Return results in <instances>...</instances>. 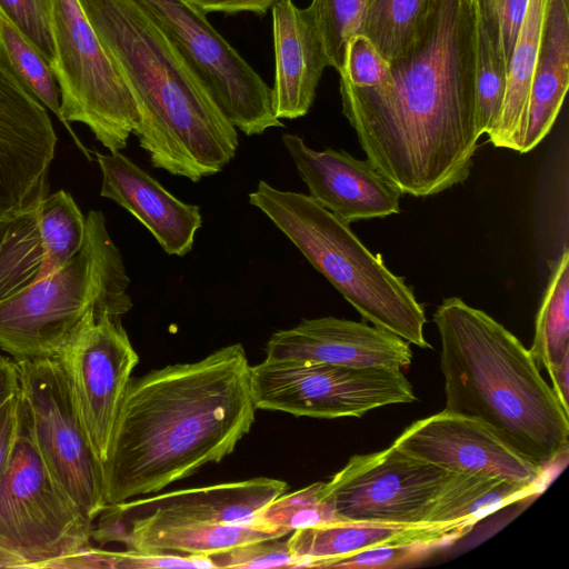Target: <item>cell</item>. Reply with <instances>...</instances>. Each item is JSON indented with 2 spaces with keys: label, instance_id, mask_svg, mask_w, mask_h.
I'll return each mask as SVG.
<instances>
[{
  "label": "cell",
  "instance_id": "obj_1",
  "mask_svg": "<svg viewBox=\"0 0 569 569\" xmlns=\"http://www.w3.org/2000/svg\"><path fill=\"white\" fill-rule=\"evenodd\" d=\"M385 86L340 78L342 113L367 159L402 193L426 197L463 182L476 124L475 0H435Z\"/></svg>",
  "mask_w": 569,
  "mask_h": 569
},
{
  "label": "cell",
  "instance_id": "obj_2",
  "mask_svg": "<svg viewBox=\"0 0 569 569\" xmlns=\"http://www.w3.org/2000/svg\"><path fill=\"white\" fill-rule=\"evenodd\" d=\"M256 410L241 343L130 378L102 462L107 503L159 492L220 462Z\"/></svg>",
  "mask_w": 569,
  "mask_h": 569
},
{
  "label": "cell",
  "instance_id": "obj_3",
  "mask_svg": "<svg viewBox=\"0 0 569 569\" xmlns=\"http://www.w3.org/2000/svg\"><path fill=\"white\" fill-rule=\"evenodd\" d=\"M132 93L152 167L198 182L236 156L237 129L136 0H78Z\"/></svg>",
  "mask_w": 569,
  "mask_h": 569
},
{
  "label": "cell",
  "instance_id": "obj_4",
  "mask_svg": "<svg viewBox=\"0 0 569 569\" xmlns=\"http://www.w3.org/2000/svg\"><path fill=\"white\" fill-rule=\"evenodd\" d=\"M441 342L445 411L481 422L547 472L569 445V410L542 378L529 349L485 311L458 297L433 313Z\"/></svg>",
  "mask_w": 569,
  "mask_h": 569
},
{
  "label": "cell",
  "instance_id": "obj_5",
  "mask_svg": "<svg viewBox=\"0 0 569 569\" xmlns=\"http://www.w3.org/2000/svg\"><path fill=\"white\" fill-rule=\"evenodd\" d=\"M249 202L262 211L310 264L373 326L419 348H431L423 335L425 310L403 278L392 273L345 222L310 196L259 181Z\"/></svg>",
  "mask_w": 569,
  "mask_h": 569
},
{
  "label": "cell",
  "instance_id": "obj_6",
  "mask_svg": "<svg viewBox=\"0 0 569 569\" xmlns=\"http://www.w3.org/2000/svg\"><path fill=\"white\" fill-rule=\"evenodd\" d=\"M120 250L104 214L89 211L80 250L43 279L0 301V348L14 361L59 358L84 325L132 308Z\"/></svg>",
  "mask_w": 569,
  "mask_h": 569
},
{
  "label": "cell",
  "instance_id": "obj_7",
  "mask_svg": "<svg viewBox=\"0 0 569 569\" xmlns=\"http://www.w3.org/2000/svg\"><path fill=\"white\" fill-rule=\"evenodd\" d=\"M503 480L457 472L396 447L352 456L321 487L338 521L431 523L485 516L479 498Z\"/></svg>",
  "mask_w": 569,
  "mask_h": 569
},
{
  "label": "cell",
  "instance_id": "obj_8",
  "mask_svg": "<svg viewBox=\"0 0 569 569\" xmlns=\"http://www.w3.org/2000/svg\"><path fill=\"white\" fill-rule=\"evenodd\" d=\"M93 522L50 472L20 399L16 440L0 477V549L44 569L90 546Z\"/></svg>",
  "mask_w": 569,
  "mask_h": 569
},
{
  "label": "cell",
  "instance_id": "obj_9",
  "mask_svg": "<svg viewBox=\"0 0 569 569\" xmlns=\"http://www.w3.org/2000/svg\"><path fill=\"white\" fill-rule=\"evenodd\" d=\"M51 28L61 113L81 122L110 153L126 148L139 113L123 77L78 0H51Z\"/></svg>",
  "mask_w": 569,
  "mask_h": 569
},
{
  "label": "cell",
  "instance_id": "obj_10",
  "mask_svg": "<svg viewBox=\"0 0 569 569\" xmlns=\"http://www.w3.org/2000/svg\"><path fill=\"white\" fill-rule=\"evenodd\" d=\"M250 389L257 409L320 419L360 418L380 407L417 400L402 370L386 367L264 359L250 366Z\"/></svg>",
  "mask_w": 569,
  "mask_h": 569
},
{
  "label": "cell",
  "instance_id": "obj_11",
  "mask_svg": "<svg viewBox=\"0 0 569 569\" xmlns=\"http://www.w3.org/2000/svg\"><path fill=\"white\" fill-rule=\"evenodd\" d=\"M22 407L50 472L94 521L108 506L97 457L59 358L16 361Z\"/></svg>",
  "mask_w": 569,
  "mask_h": 569
},
{
  "label": "cell",
  "instance_id": "obj_12",
  "mask_svg": "<svg viewBox=\"0 0 569 569\" xmlns=\"http://www.w3.org/2000/svg\"><path fill=\"white\" fill-rule=\"evenodd\" d=\"M207 88L232 126L247 136L283 127L272 88L188 0H136Z\"/></svg>",
  "mask_w": 569,
  "mask_h": 569
},
{
  "label": "cell",
  "instance_id": "obj_13",
  "mask_svg": "<svg viewBox=\"0 0 569 569\" xmlns=\"http://www.w3.org/2000/svg\"><path fill=\"white\" fill-rule=\"evenodd\" d=\"M59 359L90 443L102 463L121 399L139 362L121 316L104 312L91 318Z\"/></svg>",
  "mask_w": 569,
  "mask_h": 569
},
{
  "label": "cell",
  "instance_id": "obj_14",
  "mask_svg": "<svg viewBox=\"0 0 569 569\" xmlns=\"http://www.w3.org/2000/svg\"><path fill=\"white\" fill-rule=\"evenodd\" d=\"M287 490L282 480L258 477L133 498L108 505L91 539L104 545L130 529L253 521Z\"/></svg>",
  "mask_w": 569,
  "mask_h": 569
},
{
  "label": "cell",
  "instance_id": "obj_15",
  "mask_svg": "<svg viewBox=\"0 0 569 569\" xmlns=\"http://www.w3.org/2000/svg\"><path fill=\"white\" fill-rule=\"evenodd\" d=\"M56 144L46 107L0 64V228L47 197Z\"/></svg>",
  "mask_w": 569,
  "mask_h": 569
},
{
  "label": "cell",
  "instance_id": "obj_16",
  "mask_svg": "<svg viewBox=\"0 0 569 569\" xmlns=\"http://www.w3.org/2000/svg\"><path fill=\"white\" fill-rule=\"evenodd\" d=\"M408 453L452 471L543 490L547 472L503 443L481 422L442 410L408 426L393 441Z\"/></svg>",
  "mask_w": 569,
  "mask_h": 569
},
{
  "label": "cell",
  "instance_id": "obj_17",
  "mask_svg": "<svg viewBox=\"0 0 569 569\" xmlns=\"http://www.w3.org/2000/svg\"><path fill=\"white\" fill-rule=\"evenodd\" d=\"M86 217L59 190L0 228V301L43 279L81 248Z\"/></svg>",
  "mask_w": 569,
  "mask_h": 569
},
{
  "label": "cell",
  "instance_id": "obj_18",
  "mask_svg": "<svg viewBox=\"0 0 569 569\" xmlns=\"http://www.w3.org/2000/svg\"><path fill=\"white\" fill-rule=\"evenodd\" d=\"M282 142L308 196L345 222L385 218L400 211L403 193L368 159L359 160L331 148L315 150L292 133H283Z\"/></svg>",
  "mask_w": 569,
  "mask_h": 569
},
{
  "label": "cell",
  "instance_id": "obj_19",
  "mask_svg": "<svg viewBox=\"0 0 569 569\" xmlns=\"http://www.w3.org/2000/svg\"><path fill=\"white\" fill-rule=\"evenodd\" d=\"M410 343L365 322L322 317L302 319L273 332L266 343V359L342 367L406 369L412 360Z\"/></svg>",
  "mask_w": 569,
  "mask_h": 569
},
{
  "label": "cell",
  "instance_id": "obj_20",
  "mask_svg": "<svg viewBox=\"0 0 569 569\" xmlns=\"http://www.w3.org/2000/svg\"><path fill=\"white\" fill-rule=\"evenodd\" d=\"M94 156L102 173L100 196L138 219L166 253L178 257L189 253L202 226L199 206L174 197L120 151Z\"/></svg>",
  "mask_w": 569,
  "mask_h": 569
},
{
  "label": "cell",
  "instance_id": "obj_21",
  "mask_svg": "<svg viewBox=\"0 0 569 569\" xmlns=\"http://www.w3.org/2000/svg\"><path fill=\"white\" fill-rule=\"evenodd\" d=\"M271 12L276 59L273 111L279 120H293L309 112L319 80L329 63L307 8L281 0Z\"/></svg>",
  "mask_w": 569,
  "mask_h": 569
},
{
  "label": "cell",
  "instance_id": "obj_22",
  "mask_svg": "<svg viewBox=\"0 0 569 569\" xmlns=\"http://www.w3.org/2000/svg\"><path fill=\"white\" fill-rule=\"evenodd\" d=\"M477 522L473 519L412 525L338 521L297 529L290 532L287 545L300 560V568H309L318 560L377 547L420 543L442 549L469 533Z\"/></svg>",
  "mask_w": 569,
  "mask_h": 569
},
{
  "label": "cell",
  "instance_id": "obj_23",
  "mask_svg": "<svg viewBox=\"0 0 569 569\" xmlns=\"http://www.w3.org/2000/svg\"><path fill=\"white\" fill-rule=\"evenodd\" d=\"M569 86L568 0H549L529 94L520 153L535 149L550 132Z\"/></svg>",
  "mask_w": 569,
  "mask_h": 569
},
{
  "label": "cell",
  "instance_id": "obj_24",
  "mask_svg": "<svg viewBox=\"0 0 569 569\" xmlns=\"http://www.w3.org/2000/svg\"><path fill=\"white\" fill-rule=\"evenodd\" d=\"M549 0H528L509 62L502 108L489 141L520 153L528 117L529 94Z\"/></svg>",
  "mask_w": 569,
  "mask_h": 569
},
{
  "label": "cell",
  "instance_id": "obj_25",
  "mask_svg": "<svg viewBox=\"0 0 569 569\" xmlns=\"http://www.w3.org/2000/svg\"><path fill=\"white\" fill-rule=\"evenodd\" d=\"M284 535L259 519L248 522H224L130 529L116 542L127 549L210 556L231 547Z\"/></svg>",
  "mask_w": 569,
  "mask_h": 569
},
{
  "label": "cell",
  "instance_id": "obj_26",
  "mask_svg": "<svg viewBox=\"0 0 569 569\" xmlns=\"http://www.w3.org/2000/svg\"><path fill=\"white\" fill-rule=\"evenodd\" d=\"M538 367L549 377L569 362V250L551 263L550 277L540 303L533 342L529 349Z\"/></svg>",
  "mask_w": 569,
  "mask_h": 569
},
{
  "label": "cell",
  "instance_id": "obj_27",
  "mask_svg": "<svg viewBox=\"0 0 569 569\" xmlns=\"http://www.w3.org/2000/svg\"><path fill=\"white\" fill-rule=\"evenodd\" d=\"M0 64L14 77L27 92L57 116L72 136L78 148L92 161L91 152L84 148L71 126L62 117L60 90L51 64L1 13Z\"/></svg>",
  "mask_w": 569,
  "mask_h": 569
},
{
  "label": "cell",
  "instance_id": "obj_28",
  "mask_svg": "<svg viewBox=\"0 0 569 569\" xmlns=\"http://www.w3.org/2000/svg\"><path fill=\"white\" fill-rule=\"evenodd\" d=\"M508 60L498 27L475 6L476 124L481 137L499 118L507 87Z\"/></svg>",
  "mask_w": 569,
  "mask_h": 569
},
{
  "label": "cell",
  "instance_id": "obj_29",
  "mask_svg": "<svg viewBox=\"0 0 569 569\" xmlns=\"http://www.w3.org/2000/svg\"><path fill=\"white\" fill-rule=\"evenodd\" d=\"M435 0H367L357 34L389 62L411 41Z\"/></svg>",
  "mask_w": 569,
  "mask_h": 569
},
{
  "label": "cell",
  "instance_id": "obj_30",
  "mask_svg": "<svg viewBox=\"0 0 569 569\" xmlns=\"http://www.w3.org/2000/svg\"><path fill=\"white\" fill-rule=\"evenodd\" d=\"M322 485L319 481L288 495L284 492L266 506L258 519L284 536L297 529L338 522L331 501L321 495Z\"/></svg>",
  "mask_w": 569,
  "mask_h": 569
},
{
  "label": "cell",
  "instance_id": "obj_31",
  "mask_svg": "<svg viewBox=\"0 0 569 569\" xmlns=\"http://www.w3.org/2000/svg\"><path fill=\"white\" fill-rule=\"evenodd\" d=\"M367 0H312L309 7L329 67L342 71L346 47L357 34Z\"/></svg>",
  "mask_w": 569,
  "mask_h": 569
},
{
  "label": "cell",
  "instance_id": "obj_32",
  "mask_svg": "<svg viewBox=\"0 0 569 569\" xmlns=\"http://www.w3.org/2000/svg\"><path fill=\"white\" fill-rule=\"evenodd\" d=\"M0 13L52 64L51 0H0Z\"/></svg>",
  "mask_w": 569,
  "mask_h": 569
},
{
  "label": "cell",
  "instance_id": "obj_33",
  "mask_svg": "<svg viewBox=\"0 0 569 569\" xmlns=\"http://www.w3.org/2000/svg\"><path fill=\"white\" fill-rule=\"evenodd\" d=\"M209 557L216 569L300 568V560L280 538L238 545Z\"/></svg>",
  "mask_w": 569,
  "mask_h": 569
},
{
  "label": "cell",
  "instance_id": "obj_34",
  "mask_svg": "<svg viewBox=\"0 0 569 569\" xmlns=\"http://www.w3.org/2000/svg\"><path fill=\"white\" fill-rule=\"evenodd\" d=\"M440 548L432 545H401L365 549L315 561L309 568L393 569L426 559Z\"/></svg>",
  "mask_w": 569,
  "mask_h": 569
},
{
  "label": "cell",
  "instance_id": "obj_35",
  "mask_svg": "<svg viewBox=\"0 0 569 569\" xmlns=\"http://www.w3.org/2000/svg\"><path fill=\"white\" fill-rule=\"evenodd\" d=\"M339 74L357 88L381 87L389 79L390 66L367 37L355 34L347 43Z\"/></svg>",
  "mask_w": 569,
  "mask_h": 569
},
{
  "label": "cell",
  "instance_id": "obj_36",
  "mask_svg": "<svg viewBox=\"0 0 569 569\" xmlns=\"http://www.w3.org/2000/svg\"><path fill=\"white\" fill-rule=\"evenodd\" d=\"M109 569L192 568L216 569L211 558L204 555L162 552L126 549L108 551Z\"/></svg>",
  "mask_w": 569,
  "mask_h": 569
},
{
  "label": "cell",
  "instance_id": "obj_37",
  "mask_svg": "<svg viewBox=\"0 0 569 569\" xmlns=\"http://www.w3.org/2000/svg\"><path fill=\"white\" fill-rule=\"evenodd\" d=\"M527 3L528 0H475L477 10L498 27L508 62L523 21Z\"/></svg>",
  "mask_w": 569,
  "mask_h": 569
},
{
  "label": "cell",
  "instance_id": "obj_38",
  "mask_svg": "<svg viewBox=\"0 0 569 569\" xmlns=\"http://www.w3.org/2000/svg\"><path fill=\"white\" fill-rule=\"evenodd\" d=\"M20 392L12 396L0 409V477L9 460L19 425Z\"/></svg>",
  "mask_w": 569,
  "mask_h": 569
},
{
  "label": "cell",
  "instance_id": "obj_39",
  "mask_svg": "<svg viewBox=\"0 0 569 569\" xmlns=\"http://www.w3.org/2000/svg\"><path fill=\"white\" fill-rule=\"evenodd\" d=\"M203 13L221 12L236 14L252 12L263 16L281 0H188Z\"/></svg>",
  "mask_w": 569,
  "mask_h": 569
},
{
  "label": "cell",
  "instance_id": "obj_40",
  "mask_svg": "<svg viewBox=\"0 0 569 569\" xmlns=\"http://www.w3.org/2000/svg\"><path fill=\"white\" fill-rule=\"evenodd\" d=\"M19 390V376L13 359L0 356V409Z\"/></svg>",
  "mask_w": 569,
  "mask_h": 569
},
{
  "label": "cell",
  "instance_id": "obj_41",
  "mask_svg": "<svg viewBox=\"0 0 569 569\" xmlns=\"http://www.w3.org/2000/svg\"><path fill=\"white\" fill-rule=\"evenodd\" d=\"M0 568H27L26 563L13 555L0 549Z\"/></svg>",
  "mask_w": 569,
  "mask_h": 569
}]
</instances>
